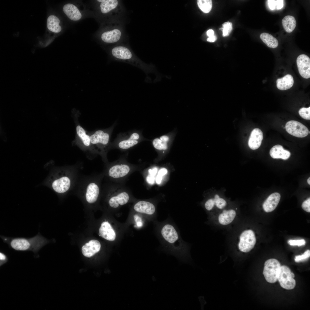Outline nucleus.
Wrapping results in <instances>:
<instances>
[{
  "instance_id": "10",
  "label": "nucleus",
  "mask_w": 310,
  "mask_h": 310,
  "mask_svg": "<svg viewBox=\"0 0 310 310\" xmlns=\"http://www.w3.org/2000/svg\"><path fill=\"white\" fill-rule=\"evenodd\" d=\"M126 35L122 21H117L114 26L103 31L100 34V39L103 42L108 44L123 43L125 40Z\"/></svg>"
},
{
  "instance_id": "2",
  "label": "nucleus",
  "mask_w": 310,
  "mask_h": 310,
  "mask_svg": "<svg viewBox=\"0 0 310 310\" xmlns=\"http://www.w3.org/2000/svg\"><path fill=\"white\" fill-rule=\"evenodd\" d=\"M81 164L67 166L58 169L51 177V185L53 189L60 194L73 191L80 178Z\"/></svg>"
},
{
  "instance_id": "7",
  "label": "nucleus",
  "mask_w": 310,
  "mask_h": 310,
  "mask_svg": "<svg viewBox=\"0 0 310 310\" xmlns=\"http://www.w3.org/2000/svg\"><path fill=\"white\" fill-rule=\"evenodd\" d=\"M115 123L107 129H98L88 133L91 145L95 155H100L105 164L108 162L107 154L111 149V136L115 125Z\"/></svg>"
},
{
  "instance_id": "33",
  "label": "nucleus",
  "mask_w": 310,
  "mask_h": 310,
  "mask_svg": "<svg viewBox=\"0 0 310 310\" xmlns=\"http://www.w3.org/2000/svg\"><path fill=\"white\" fill-rule=\"evenodd\" d=\"M268 4L271 10L280 9L283 6V0H268Z\"/></svg>"
},
{
  "instance_id": "40",
  "label": "nucleus",
  "mask_w": 310,
  "mask_h": 310,
  "mask_svg": "<svg viewBox=\"0 0 310 310\" xmlns=\"http://www.w3.org/2000/svg\"><path fill=\"white\" fill-rule=\"evenodd\" d=\"M7 260V257L6 255L4 253L1 252L0 253V264H2L5 263Z\"/></svg>"
},
{
  "instance_id": "5",
  "label": "nucleus",
  "mask_w": 310,
  "mask_h": 310,
  "mask_svg": "<svg viewBox=\"0 0 310 310\" xmlns=\"http://www.w3.org/2000/svg\"><path fill=\"white\" fill-rule=\"evenodd\" d=\"M109 208L118 209L133 200L131 191L122 183L111 182L102 186V194Z\"/></svg>"
},
{
  "instance_id": "27",
  "label": "nucleus",
  "mask_w": 310,
  "mask_h": 310,
  "mask_svg": "<svg viewBox=\"0 0 310 310\" xmlns=\"http://www.w3.org/2000/svg\"><path fill=\"white\" fill-rule=\"evenodd\" d=\"M270 154L273 158H281L284 160L288 159L291 154L289 151L284 150L283 146L280 145L273 147L270 150Z\"/></svg>"
},
{
  "instance_id": "21",
  "label": "nucleus",
  "mask_w": 310,
  "mask_h": 310,
  "mask_svg": "<svg viewBox=\"0 0 310 310\" xmlns=\"http://www.w3.org/2000/svg\"><path fill=\"white\" fill-rule=\"evenodd\" d=\"M227 203L223 198L218 195L216 194L212 198L207 200L205 203L204 206L208 211H210L216 208L221 210L224 209L226 206Z\"/></svg>"
},
{
  "instance_id": "8",
  "label": "nucleus",
  "mask_w": 310,
  "mask_h": 310,
  "mask_svg": "<svg viewBox=\"0 0 310 310\" xmlns=\"http://www.w3.org/2000/svg\"><path fill=\"white\" fill-rule=\"evenodd\" d=\"M3 242L7 243L11 248L18 251H31L37 252L48 242V240L39 232L34 237L27 238L23 237H9L1 236Z\"/></svg>"
},
{
  "instance_id": "24",
  "label": "nucleus",
  "mask_w": 310,
  "mask_h": 310,
  "mask_svg": "<svg viewBox=\"0 0 310 310\" xmlns=\"http://www.w3.org/2000/svg\"><path fill=\"white\" fill-rule=\"evenodd\" d=\"M236 215V212L233 209L224 210L218 216V222L222 225H228L233 221Z\"/></svg>"
},
{
  "instance_id": "34",
  "label": "nucleus",
  "mask_w": 310,
  "mask_h": 310,
  "mask_svg": "<svg viewBox=\"0 0 310 310\" xmlns=\"http://www.w3.org/2000/svg\"><path fill=\"white\" fill-rule=\"evenodd\" d=\"M222 27L220 30L222 31V36L224 37L228 36L231 32L232 29V24L229 22H225L222 24Z\"/></svg>"
},
{
  "instance_id": "35",
  "label": "nucleus",
  "mask_w": 310,
  "mask_h": 310,
  "mask_svg": "<svg viewBox=\"0 0 310 310\" xmlns=\"http://www.w3.org/2000/svg\"><path fill=\"white\" fill-rule=\"evenodd\" d=\"M299 113L301 117L306 120L310 119V107L307 108L303 107L299 109Z\"/></svg>"
},
{
  "instance_id": "20",
  "label": "nucleus",
  "mask_w": 310,
  "mask_h": 310,
  "mask_svg": "<svg viewBox=\"0 0 310 310\" xmlns=\"http://www.w3.org/2000/svg\"><path fill=\"white\" fill-rule=\"evenodd\" d=\"M101 247V244L98 241L92 239L82 246V252L84 256L89 257L98 252L100 250Z\"/></svg>"
},
{
  "instance_id": "15",
  "label": "nucleus",
  "mask_w": 310,
  "mask_h": 310,
  "mask_svg": "<svg viewBox=\"0 0 310 310\" xmlns=\"http://www.w3.org/2000/svg\"><path fill=\"white\" fill-rule=\"evenodd\" d=\"M294 274L288 266H281L278 275L277 280L280 286L287 290L293 289L296 286V281L294 278Z\"/></svg>"
},
{
  "instance_id": "44",
  "label": "nucleus",
  "mask_w": 310,
  "mask_h": 310,
  "mask_svg": "<svg viewBox=\"0 0 310 310\" xmlns=\"http://www.w3.org/2000/svg\"><path fill=\"white\" fill-rule=\"evenodd\" d=\"M307 182L308 184L309 185H310V177H309L308 178V179L307 180Z\"/></svg>"
},
{
  "instance_id": "28",
  "label": "nucleus",
  "mask_w": 310,
  "mask_h": 310,
  "mask_svg": "<svg viewBox=\"0 0 310 310\" xmlns=\"http://www.w3.org/2000/svg\"><path fill=\"white\" fill-rule=\"evenodd\" d=\"M294 82L293 77L290 75L287 74L282 78L277 79L276 86L279 89L284 90L290 88Z\"/></svg>"
},
{
  "instance_id": "9",
  "label": "nucleus",
  "mask_w": 310,
  "mask_h": 310,
  "mask_svg": "<svg viewBox=\"0 0 310 310\" xmlns=\"http://www.w3.org/2000/svg\"><path fill=\"white\" fill-rule=\"evenodd\" d=\"M149 140L143 135L142 131L133 130L119 133L111 143V149H117L122 151L129 150L144 141Z\"/></svg>"
},
{
  "instance_id": "4",
  "label": "nucleus",
  "mask_w": 310,
  "mask_h": 310,
  "mask_svg": "<svg viewBox=\"0 0 310 310\" xmlns=\"http://www.w3.org/2000/svg\"><path fill=\"white\" fill-rule=\"evenodd\" d=\"M104 178L102 173L80 177L73 191L82 196L88 204L94 205L101 195Z\"/></svg>"
},
{
  "instance_id": "41",
  "label": "nucleus",
  "mask_w": 310,
  "mask_h": 310,
  "mask_svg": "<svg viewBox=\"0 0 310 310\" xmlns=\"http://www.w3.org/2000/svg\"><path fill=\"white\" fill-rule=\"evenodd\" d=\"M217 38L216 36L214 35L211 37L208 38L207 39V41L210 42H215Z\"/></svg>"
},
{
  "instance_id": "17",
  "label": "nucleus",
  "mask_w": 310,
  "mask_h": 310,
  "mask_svg": "<svg viewBox=\"0 0 310 310\" xmlns=\"http://www.w3.org/2000/svg\"><path fill=\"white\" fill-rule=\"evenodd\" d=\"M285 129L288 133L298 137H305L309 133V130L306 126L296 121L291 120L287 122Z\"/></svg>"
},
{
  "instance_id": "36",
  "label": "nucleus",
  "mask_w": 310,
  "mask_h": 310,
  "mask_svg": "<svg viewBox=\"0 0 310 310\" xmlns=\"http://www.w3.org/2000/svg\"><path fill=\"white\" fill-rule=\"evenodd\" d=\"M310 256V251L307 250L303 254L296 256L294 258V261L296 262H302L306 260Z\"/></svg>"
},
{
  "instance_id": "11",
  "label": "nucleus",
  "mask_w": 310,
  "mask_h": 310,
  "mask_svg": "<svg viewBox=\"0 0 310 310\" xmlns=\"http://www.w3.org/2000/svg\"><path fill=\"white\" fill-rule=\"evenodd\" d=\"M76 132L73 144L85 152L89 158H93L96 155L91 145L89 133L78 123L76 124Z\"/></svg>"
},
{
  "instance_id": "26",
  "label": "nucleus",
  "mask_w": 310,
  "mask_h": 310,
  "mask_svg": "<svg viewBox=\"0 0 310 310\" xmlns=\"http://www.w3.org/2000/svg\"><path fill=\"white\" fill-rule=\"evenodd\" d=\"M151 141L152 146L160 157L165 154L172 145L161 140L159 137H155Z\"/></svg>"
},
{
  "instance_id": "19",
  "label": "nucleus",
  "mask_w": 310,
  "mask_h": 310,
  "mask_svg": "<svg viewBox=\"0 0 310 310\" xmlns=\"http://www.w3.org/2000/svg\"><path fill=\"white\" fill-rule=\"evenodd\" d=\"M297 63L299 74L303 78L310 77V59L305 54L299 55L297 59Z\"/></svg>"
},
{
  "instance_id": "12",
  "label": "nucleus",
  "mask_w": 310,
  "mask_h": 310,
  "mask_svg": "<svg viewBox=\"0 0 310 310\" xmlns=\"http://www.w3.org/2000/svg\"><path fill=\"white\" fill-rule=\"evenodd\" d=\"M101 13L104 15L113 14L119 20L122 21L125 10L121 1L118 0H98Z\"/></svg>"
},
{
  "instance_id": "18",
  "label": "nucleus",
  "mask_w": 310,
  "mask_h": 310,
  "mask_svg": "<svg viewBox=\"0 0 310 310\" xmlns=\"http://www.w3.org/2000/svg\"><path fill=\"white\" fill-rule=\"evenodd\" d=\"M100 237L104 239L110 241L117 240L118 236L116 230L108 221L105 220L101 224L98 230Z\"/></svg>"
},
{
  "instance_id": "31",
  "label": "nucleus",
  "mask_w": 310,
  "mask_h": 310,
  "mask_svg": "<svg viewBox=\"0 0 310 310\" xmlns=\"http://www.w3.org/2000/svg\"><path fill=\"white\" fill-rule=\"evenodd\" d=\"M260 37L262 41L270 48H275L278 45V42L277 39L268 33H262Z\"/></svg>"
},
{
  "instance_id": "30",
  "label": "nucleus",
  "mask_w": 310,
  "mask_h": 310,
  "mask_svg": "<svg viewBox=\"0 0 310 310\" xmlns=\"http://www.w3.org/2000/svg\"><path fill=\"white\" fill-rule=\"evenodd\" d=\"M282 23L285 31L288 33L292 32L296 25V22L294 18L291 16H286L283 18Z\"/></svg>"
},
{
  "instance_id": "29",
  "label": "nucleus",
  "mask_w": 310,
  "mask_h": 310,
  "mask_svg": "<svg viewBox=\"0 0 310 310\" xmlns=\"http://www.w3.org/2000/svg\"><path fill=\"white\" fill-rule=\"evenodd\" d=\"M59 19L56 16L51 15L48 18L47 21L48 28L50 31L55 32L59 33L61 30V27L59 25Z\"/></svg>"
},
{
  "instance_id": "6",
  "label": "nucleus",
  "mask_w": 310,
  "mask_h": 310,
  "mask_svg": "<svg viewBox=\"0 0 310 310\" xmlns=\"http://www.w3.org/2000/svg\"><path fill=\"white\" fill-rule=\"evenodd\" d=\"M126 158V156H123L116 161L105 164L102 172L104 177L111 182L122 183L131 173L141 168L139 165L128 162Z\"/></svg>"
},
{
  "instance_id": "13",
  "label": "nucleus",
  "mask_w": 310,
  "mask_h": 310,
  "mask_svg": "<svg viewBox=\"0 0 310 310\" xmlns=\"http://www.w3.org/2000/svg\"><path fill=\"white\" fill-rule=\"evenodd\" d=\"M238 249L243 253H248L254 247L256 242L255 234L251 229H247L241 231L237 238Z\"/></svg>"
},
{
  "instance_id": "42",
  "label": "nucleus",
  "mask_w": 310,
  "mask_h": 310,
  "mask_svg": "<svg viewBox=\"0 0 310 310\" xmlns=\"http://www.w3.org/2000/svg\"><path fill=\"white\" fill-rule=\"evenodd\" d=\"M207 34L209 37H211L214 35V32L212 29H209L206 32Z\"/></svg>"
},
{
  "instance_id": "14",
  "label": "nucleus",
  "mask_w": 310,
  "mask_h": 310,
  "mask_svg": "<svg viewBox=\"0 0 310 310\" xmlns=\"http://www.w3.org/2000/svg\"><path fill=\"white\" fill-rule=\"evenodd\" d=\"M281 266L280 262L275 259H269L265 261L263 274L267 282L273 283L278 280V275Z\"/></svg>"
},
{
  "instance_id": "1",
  "label": "nucleus",
  "mask_w": 310,
  "mask_h": 310,
  "mask_svg": "<svg viewBox=\"0 0 310 310\" xmlns=\"http://www.w3.org/2000/svg\"><path fill=\"white\" fill-rule=\"evenodd\" d=\"M155 223L158 237L167 253L183 262L190 260V245L182 239L175 224L169 219Z\"/></svg>"
},
{
  "instance_id": "23",
  "label": "nucleus",
  "mask_w": 310,
  "mask_h": 310,
  "mask_svg": "<svg viewBox=\"0 0 310 310\" xmlns=\"http://www.w3.org/2000/svg\"><path fill=\"white\" fill-rule=\"evenodd\" d=\"M280 197V194L277 192L270 195L263 204V208L264 211L269 212L274 210L277 206Z\"/></svg>"
},
{
  "instance_id": "43",
  "label": "nucleus",
  "mask_w": 310,
  "mask_h": 310,
  "mask_svg": "<svg viewBox=\"0 0 310 310\" xmlns=\"http://www.w3.org/2000/svg\"><path fill=\"white\" fill-rule=\"evenodd\" d=\"M135 220L136 221V222L137 223V221H141L140 219L139 218H138L137 219H136ZM142 223L143 224V223H142V222L138 221L137 223L138 224H137V226L138 227L141 226L142 225L143 226Z\"/></svg>"
},
{
  "instance_id": "22",
  "label": "nucleus",
  "mask_w": 310,
  "mask_h": 310,
  "mask_svg": "<svg viewBox=\"0 0 310 310\" xmlns=\"http://www.w3.org/2000/svg\"><path fill=\"white\" fill-rule=\"evenodd\" d=\"M263 139V134L259 129L256 128L252 131L248 141V145L251 149H258L261 146Z\"/></svg>"
},
{
  "instance_id": "16",
  "label": "nucleus",
  "mask_w": 310,
  "mask_h": 310,
  "mask_svg": "<svg viewBox=\"0 0 310 310\" xmlns=\"http://www.w3.org/2000/svg\"><path fill=\"white\" fill-rule=\"evenodd\" d=\"M132 208L134 212L145 215L150 219H153L156 216V206L148 201H137L134 203Z\"/></svg>"
},
{
  "instance_id": "38",
  "label": "nucleus",
  "mask_w": 310,
  "mask_h": 310,
  "mask_svg": "<svg viewBox=\"0 0 310 310\" xmlns=\"http://www.w3.org/2000/svg\"><path fill=\"white\" fill-rule=\"evenodd\" d=\"M168 171L166 168H163L160 169L157 175L156 181L158 184H160L162 179V177L167 173Z\"/></svg>"
},
{
  "instance_id": "32",
  "label": "nucleus",
  "mask_w": 310,
  "mask_h": 310,
  "mask_svg": "<svg viewBox=\"0 0 310 310\" xmlns=\"http://www.w3.org/2000/svg\"><path fill=\"white\" fill-rule=\"evenodd\" d=\"M197 4L199 8L204 13H208L211 10L212 2L211 0H198Z\"/></svg>"
},
{
  "instance_id": "39",
  "label": "nucleus",
  "mask_w": 310,
  "mask_h": 310,
  "mask_svg": "<svg viewBox=\"0 0 310 310\" xmlns=\"http://www.w3.org/2000/svg\"><path fill=\"white\" fill-rule=\"evenodd\" d=\"M302 208L305 211L310 212V198H308L302 203Z\"/></svg>"
},
{
  "instance_id": "25",
  "label": "nucleus",
  "mask_w": 310,
  "mask_h": 310,
  "mask_svg": "<svg viewBox=\"0 0 310 310\" xmlns=\"http://www.w3.org/2000/svg\"><path fill=\"white\" fill-rule=\"evenodd\" d=\"M64 13L71 20L77 21L82 17V14L78 8L72 3H67L63 7Z\"/></svg>"
},
{
  "instance_id": "3",
  "label": "nucleus",
  "mask_w": 310,
  "mask_h": 310,
  "mask_svg": "<svg viewBox=\"0 0 310 310\" xmlns=\"http://www.w3.org/2000/svg\"><path fill=\"white\" fill-rule=\"evenodd\" d=\"M110 54L113 60L130 64L142 70L146 75L145 80L146 82H151L148 76L150 73L156 74L157 78L161 77L154 66L143 62L125 44L122 43L115 46L111 49Z\"/></svg>"
},
{
  "instance_id": "37",
  "label": "nucleus",
  "mask_w": 310,
  "mask_h": 310,
  "mask_svg": "<svg viewBox=\"0 0 310 310\" xmlns=\"http://www.w3.org/2000/svg\"><path fill=\"white\" fill-rule=\"evenodd\" d=\"M288 243L291 246H298L299 247L305 245L306 242L305 240H290L288 241Z\"/></svg>"
}]
</instances>
